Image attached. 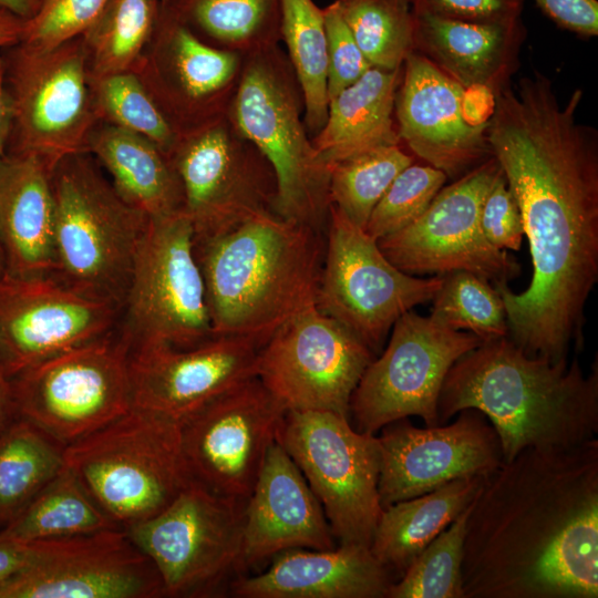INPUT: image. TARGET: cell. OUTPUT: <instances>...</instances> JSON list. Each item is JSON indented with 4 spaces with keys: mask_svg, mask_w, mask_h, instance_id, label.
I'll return each mask as SVG.
<instances>
[{
    "mask_svg": "<svg viewBox=\"0 0 598 598\" xmlns=\"http://www.w3.org/2000/svg\"><path fill=\"white\" fill-rule=\"evenodd\" d=\"M463 598L598 597V440L503 462L466 523Z\"/></svg>",
    "mask_w": 598,
    "mask_h": 598,
    "instance_id": "6da1fadb",
    "label": "cell"
},
{
    "mask_svg": "<svg viewBox=\"0 0 598 598\" xmlns=\"http://www.w3.org/2000/svg\"><path fill=\"white\" fill-rule=\"evenodd\" d=\"M464 409L497 433L503 462L527 448H564L598 433V364L529 355L507 337L482 342L450 368L437 401L439 425Z\"/></svg>",
    "mask_w": 598,
    "mask_h": 598,
    "instance_id": "7a4b0ae2",
    "label": "cell"
},
{
    "mask_svg": "<svg viewBox=\"0 0 598 598\" xmlns=\"http://www.w3.org/2000/svg\"><path fill=\"white\" fill-rule=\"evenodd\" d=\"M323 251L319 229L272 212L194 236L214 334L245 337L262 347L316 305Z\"/></svg>",
    "mask_w": 598,
    "mask_h": 598,
    "instance_id": "3957f363",
    "label": "cell"
},
{
    "mask_svg": "<svg viewBox=\"0 0 598 598\" xmlns=\"http://www.w3.org/2000/svg\"><path fill=\"white\" fill-rule=\"evenodd\" d=\"M54 271L69 286L121 307L150 217L126 203L89 153L52 171Z\"/></svg>",
    "mask_w": 598,
    "mask_h": 598,
    "instance_id": "277c9868",
    "label": "cell"
},
{
    "mask_svg": "<svg viewBox=\"0 0 598 598\" xmlns=\"http://www.w3.org/2000/svg\"><path fill=\"white\" fill-rule=\"evenodd\" d=\"M64 462L123 529L161 513L188 483L181 423L134 405L65 446Z\"/></svg>",
    "mask_w": 598,
    "mask_h": 598,
    "instance_id": "5b68a950",
    "label": "cell"
},
{
    "mask_svg": "<svg viewBox=\"0 0 598 598\" xmlns=\"http://www.w3.org/2000/svg\"><path fill=\"white\" fill-rule=\"evenodd\" d=\"M117 331L130 351L148 346L190 348L214 336L194 229L183 210L148 219Z\"/></svg>",
    "mask_w": 598,
    "mask_h": 598,
    "instance_id": "8992f818",
    "label": "cell"
},
{
    "mask_svg": "<svg viewBox=\"0 0 598 598\" xmlns=\"http://www.w3.org/2000/svg\"><path fill=\"white\" fill-rule=\"evenodd\" d=\"M277 441L321 504L338 545L370 547L383 511L378 435L357 431L340 414L287 411Z\"/></svg>",
    "mask_w": 598,
    "mask_h": 598,
    "instance_id": "52a82bcc",
    "label": "cell"
},
{
    "mask_svg": "<svg viewBox=\"0 0 598 598\" xmlns=\"http://www.w3.org/2000/svg\"><path fill=\"white\" fill-rule=\"evenodd\" d=\"M130 347L117 329L11 377L21 416L64 446L133 406Z\"/></svg>",
    "mask_w": 598,
    "mask_h": 598,
    "instance_id": "ba28073f",
    "label": "cell"
},
{
    "mask_svg": "<svg viewBox=\"0 0 598 598\" xmlns=\"http://www.w3.org/2000/svg\"><path fill=\"white\" fill-rule=\"evenodd\" d=\"M317 308L378 353L395 321L429 302L443 276L409 275L383 255L378 240L329 206Z\"/></svg>",
    "mask_w": 598,
    "mask_h": 598,
    "instance_id": "9c48e42d",
    "label": "cell"
},
{
    "mask_svg": "<svg viewBox=\"0 0 598 598\" xmlns=\"http://www.w3.org/2000/svg\"><path fill=\"white\" fill-rule=\"evenodd\" d=\"M245 506L188 481L161 513L124 530L156 567L164 597H209L239 576Z\"/></svg>",
    "mask_w": 598,
    "mask_h": 598,
    "instance_id": "30bf717a",
    "label": "cell"
},
{
    "mask_svg": "<svg viewBox=\"0 0 598 598\" xmlns=\"http://www.w3.org/2000/svg\"><path fill=\"white\" fill-rule=\"evenodd\" d=\"M6 61V84L12 110L14 143L9 151L34 154L52 167L87 153L99 123L82 37L50 50L22 43Z\"/></svg>",
    "mask_w": 598,
    "mask_h": 598,
    "instance_id": "8fae6325",
    "label": "cell"
},
{
    "mask_svg": "<svg viewBox=\"0 0 598 598\" xmlns=\"http://www.w3.org/2000/svg\"><path fill=\"white\" fill-rule=\"evenodd\" d=\"M482 342L431 316L405 312L393 324L388 346L369 363L354 389L350 423L370 434L412 415L420 416L426 426L439 425L437 401L450 368Z\"/></svg>",
    "mask_w": 598,
    "mask_h": 598,
    "instance_id": "7c38bea8",
    "label": "cell"
},
{
    "mask_svg": "<svg viewBox=\"0 0 598 598\" xmlns=\"http://www.w3.org/2000/svg\"><path fill=\"white\" fill-rule=\"evenodd\" d=\"M501 173L492 156L443 186L410 225L378 239L383 255L409 275L467 271L497 285L520 272L517 260L493 246L481 227L484 199Z\"/></svg>",
    "mask_w": 598,
    "mask_h": 598,
    "instance_id": "4fadbf2b",
    "label": "cell"
},
{
    "mask_svg": "<svg viewBox=\"0 0 598 598\" xmlns=\"http://www.w3.org/2000/svg\"><path fill=\"white\" fill-rule=\"evenodd\" d=\"M287 410L257 377L181 421L187 480L209 493L247 502Z\"/></svg>",
    "mask_w": 598,
    "mask_h": 598,
    "instance_id": "5bb4252c",
    "label": "cell"
},
{
    "mask_svg": "<svg viewBox=\"0 0 598 598\" xmlns=\"http://www.w3.org/2000/svg\"><path fill=\"white\" fill-rule=\"evenodd\" d=\"M233 111L238 131L274 172L275 213L320 230L329 213L331 169L309 142L290 87L258 59L241 76Z\"/></svg>",
    "mask_w": 598,
    "mask_h": 598,
    "instance_id": "9a60e30c",
    "label": "cell"
},
{
    "mask_svg": "<svg viewBox=\"0 0 598 598\" xmlns=\"http://www.w3.org/2000/svg\"><path fill=\"white\" fill-rule=\"evenodd\" d=\"M375 354L355 334L311 306L259 349L256 377L287 411L349 417L350 400Z\"/></svg>",
    "mask_w": 598,
    "mask_h": 598,
    "instance_id": "2e32d148",
    "label": "cell"
},
{
    "mask_svg": "<svg viewBox=\"0 0 598 598\" xmlns=\"http://www.w3.org/2000/svg\"><path fill=\"white\" fill-rule=\"evenodd\" d=\"M121 307L84 293L54 274L0 277V362L24 369L116 331Z\"/></svg>",
    "mask_w": 598,
    "mask_h": 598,
    "instance_id": "e0dca14e",
    "label": "cell"
},
{
    "mask_svg": "<svg viewBox=\"0 0 598 598\" xmlns=\"http://www.w3.org/2000/svg\"><path fill=\"white\" fill-rule=\"evenodd\" d=\"M33 543L30 563L0 598H157L159 574L123 528Z\"/></svg>",
    "mask_w": 598,
    "mask_h": 598,
    "instance_id": "ac0fdd59",
    "label": "cell"
},
{
    "mask_svg": "<svg viewBox=\"0 0 598 598\" xmlns=\"http://www.w3.org/2000/svg\"><path fill=\"white\" fill-rule=\"evenodd\" d=\"M167 156L178 175L183 212L195 237L275 213V175L249 156L223 124L208 121L181 131Z\"/></svg>",
    "mask_w": 598,
    "mask_h": 598,
    "instance_id": "d6986e66",
    "label": "cell"
},
{
    "mask_svg": "<svg viewBox=\"0 0 598 598\" xmlns=\"http://www.w3.org/2000/svg\"><path fill=\"white\" fill-rule=\"evenodd\" d=\"M451 424L415 427L409 417L386 424L381 451L382 508L436 489L454 480L489 476L503 463L496 431L476 409H464Z\"/></svg>",
    "mask_w": 598,
    "mask_h": 598,
    "instance_id": "ffe728a7",
    "label": "cell"
},
{
    "mask_svg": "<svg viewBox=\"0 0 598 598\" xmlns=\"http://www.w3.org/2000/svg\"><path fill=\"white\" fill-rule=\"evenodd\" d=\"M260 348L249 338L214 334L190 348L148 346L132 350L133 405L181 422L256 377Z\"/></svg>",
    "mask_w": 598,
    "mask_h": 598,
    "instance_id": "44dd1931",
    "label": "cell"
},
{
    "mask_svg": "<svg viewBox=\"0 0 598 598\" xmlns=\"http://www.w3.org/2000/svg\"><path fill=\"white\" fill-rule=\"evenodd\" d=\"M465 89L416 52L403 63L394 114L398 135L417 157L457 179L492 157L487 122L464 112Z\"/></svg>",
    "mask_w": 598,
    "mask_h": 598,
    "instance_id": "7402d4cb",
    "label": "cell"
},
{
    "mask_svg": "<svg viewBox=\"0 0 598 598\" xmlns=\"http://www.w3.org/2000/svg\"><path fill=\"white\" fill-rule=\"evenodd\" d=\"M336 546L321 504L276 441L246 502L239 576L289 549Z\"/></svg>",
    "mask_w": 598,
    "mask_h": 598,
    "instance_id": "603a6c76",
    "label": "cell"
},
{
    "mask_svg": "<svg viewBox=\"0 0 598 598\" xmlns=\"http://www.w3.org/2000/svg\"><path fill=\"white\" fill-rule=\"evenodd\" d=\"M395 579L370 547L293 548L272 558L265 571L235 578L237 598H385Z\"/></svg>",
    "mask_w": 598,
    "mask_h": 598,
    "instance_id": "cb8c5ba5",
    "label": "cell"
},
{
    "mask_svg": "<svg viewBox=\"0 0 598 598\" xmlns=\"http://www.w3.org/2000/svg\"><path fill=\"white\" fill-rule=\"evenodd\" d=\"M413 51L465 90L483 87L495 96L511 84L527 34L522 18L476 23L413 13Z\"/></svg>",
    "mask_w": 598,
    "mask_h": 598,
    "instance_id": "d4e9b609",
    "label": "cell"
},
{
    "mask_svg": "<svg viewBox=\"0 0 598 598\" xmlns=\"http://www.w3.org/2000/svg\"><path fill=\"white\" fill-rule=\"evenodd\" d=\"M53 168L25 152L7 151L0 159V243L6 274L29 277L54 271Z\"/></svg>",
    "mask_w": 598,
    "mask_h": 598,
    "instance_id": "484cf974",
    "label": "cell"
},
{
    "mask_svg": "<svg viewBox=\"0 0 598 598\" xmlns=\"http://www.w3.org/2000/svg\"><path fill=\"white\" fill-rule=\"evenodd\" d=\"M237 64L233 52L207 45L190 28L163 11L158 12L151 42L134 72L157 104L173 90L159 104L167 115L179 99L190 107L210 101L231 82Z\"/></svg>",
    "mask_w": 598,
    "mask_h": 598,
    "instance_id": "4316f807",
    "label": "cell"
},
{
    "mask_svg": "<svg viewBox=\"0 0 598 598\" xmlns=\"http://www.w3.org/2000/svg\"><path fill=\"white\" fill-rule=\"evenodd\" d=\"M402 68H370L329 101L328 115L312 145L330 167L355 155L399 145L393 123Z\"/></svg>",
    "mask_w": 598,
    "mask_h": 598,
    "instance_id": "83f0119b",
    "label": "cell"
},
{
    "mask_svg": "<svg viewBox=\"0 0 598 598\" xmlns=\"http://www.w3.org/2000/svg\"><path fill=\"white\" fill-rule=\"evenodd\" d=\"M87 153L120 196L151 217L183 210V190L168 156L134 132L99 122L87 140Z\"/></svg>",
    "mask_w": 598,
    "mask_h": 598,
    "instance_id": "f1b7e54d",
    "label": "cell"
},
{
    "mask_svg": "<svg viewBox=\"0 0 598 598\" xmlns=\"http://www.w3.org/2000/svg\"><path fill=\"white\" fill-rule=\"evenodd\" d=\"M487 477L457 478L383 508L370 545L372 555L398 580L417 555L472 503Z\"/></svg>",
    "mask_w": 598,
    "mask_h": 598,
    "instance_id": "f546056e",
    "label": "cell"
},
{
    "mask_svg": "<svg viewBox=\"0 0 598 598\" xmlns=\"http://www.w3.org/2000/svg\"><path fill=\"white\" fill-rule=\"evenodd\" d=\"M121 528L90 497L64 466L30 503L0 530L22 542H39Z\"/></svg>",
    "mask_w": 598,
    "mask_h": 598,
    "instance_id": "4dcf8cb0",
    "label": "cell"
},
{
    "mask_svg": "<svg viewBox=\"0 0 598 598\" xmlns=\"http://www.w3.org/2000/svg\"><path fill=\"white\" fill-rule=\"evenodd\" d=\"M65 446L17 416L0 434V525L11 522L65 466Z\"/></svg>",
    "mask_w": 598,
    "mask_h": 598,
    "instance_id": "1f68e13d",
    "label": "cell"
},
{
    "mask_svg": "<svg viewBox=\"0 0 598 598\" xmlns=\"http://www.w3.org/2000/svg\"><path fill=\"white\" fill-rule=\"evenodd\" d=\"M157 0H107L82 34L90 76L135 71L153 37Z\"/></svg>",
    "mask_w": 598,
    "mask_h": 598,
    "instance_id": "d6a6232c",
    "label": "cell"
},
{
    "mask_svg": "<svg viewBox=\"0 0 598 598\" xmlns=\"http://www.w3.org/2000/svg\"><path fill=\"white\" fill-rule=\"evenodd\" d=\"M279 31L302 90L306 122L320 131L328 115V54L323 9L312 0H280Z\"/></svg>",
    "mask_w": 598,
    "mask_h": 598,
    "instance_id": "836d02e7",
    "label": "cell"
},
{
    "mask_svg": "<svg viewBox=\"0 0 598 598\" xmlns=\"http://www.w3.org/2000/svg\"><path fill=\"white\" fill-rule=\"evenodd\" d=\"M166 14L231 47L264 44L280 25V0H167ZM165 3V2H164Z\"/></svg>",
    "mask_w": 598,
    "mask_h": 598,
    "instance_id": "e575fe53",
    "label": "cell"
},
{
    "mask_svg": "<svg viewBox=\"0 0 598 598\" xmlns=\"http://www.w3.org/2000/svg\"><path fill=\"white\" fill-rule=\"evenodd\" d=\"M90 85L99 122L142 135L166 155L171 153L181 131L164 113L136 72L90 76Z\"/></svg>",
    "mask_w": 598,
    "mask_h": 598,
    "instance_id": "d590c367",
    "label": "cell"
},
{
    "mask_svg": "<svg viewBox=\"0 0 598 598\" xmlns=\"http://www.w3.org/2000/svg\"><path fill=\"white\" fill-rule=\"evenodd\" d=\"M357 44L372 68L395 70L413 52L409 0H336Z\"/></svg>",
    "mask_w": 598,
    "mask_h": 598,
    "instance_id": "8d00e7d4",
    "label": "cell"
},
{
    "mask_svg": "<svg viewBox=\"0 0 598 598\" xmlns=\"http://www.w3.org/2000/svg\"><path fill=\"white\" fill-rule=\"evenodd\" d=\"M413 157L399 145L375 148L331 167L330 205L350 221L365 229L370 215L394 178Z\"/></svg>",
    "mask_w": 598,
    "mask_h": 598,
    "instance_id": "74e56055",
    "label": "cell"
},
{
    "mask_svg": "<svg viewBox=\"0 0 598 598\" xmlns=\"http://www.w3.org/2000/svg\"><path fill=\"white\" fill-rule=\"evenodd\" d=\"M442 276L432 299L433 319L453 330L470 332L483 342L509 334L504 302L495 287L467 271Z\"/></svg>",
    "mask_w": 598,
    "mask_h": 598,
    "instance_id": "f35d334b",
    "label": "cell"
},
{
    "mask_svg": "<svg viewBox=\"0 0 598 598\" xmlns=\"http://www.w3.org/2000/svg\"><path fill=\"white\" fill-rule=\"evenodd\" d=\"M472 503L390 585L385 598H463L462 561Z\"/></svg>",
    "mask_w": 598,
    "mask_h": 598,
    "instance_id": "ab89813d",
    "label": "cell"
},
{
    "mask_svg": "<svg viewBox=\"0 0 598 598\" xmlns=\"http://www.w3.org/2000/svg\"><path fill=\"white\" fill-rule=\"evenodd\" d=\"M446 179L442 171L431 165L412 163L389 186L364 230L378 240L410 225L423 214Z\"/></svg>",
    "mask_w": 598,
    "mask_h": 598,
    "instance_id": "60d3db41",
    "label": "cell"
},
{
    "mask_svg": "<svg viewBox=\"0 0 598 598\" xmlns=\"http://www.w3.org/2000/svg\"><path fill=\"white\" fill-rule=\"evenodd\" d=\"M107 0H40L25 20L20 43L50 50L81 37L96 20Z\"/></svg>",
    "mask_w": 598,
    "mask_h": 598,
    "instance_id": "b9f144b4",
    "label": "cell"
},
{
    "mask_svg": "<svg viewBox=\"0 0 598 598\" xmlns=\"http://www.w3.org/2000/svg\"><path fill=\"white\" fill-rule=\"evenodd\" d=\"M328 54L329 101L342 90L357 82L370 68V63L357 44L334 2L323 9Z\"/></svg>",
    "mask_w": 598,
    "mask_h": 598,
    "instance_id": "7bdbcfd3",
    "label": "cell"
},
{
    "mask_svg": "<svg viewBox=\"0 0 598 598\" xmlns=\"http://www.w3.org/2000/svg\"><path fill=\"white\" fill-rule=\"evenodd\" d=\"M481 227L487 240L502 250H519L525 236L522 214L501 169L482 209Z\"/></svg>",
    "mask_w": 598,
    "mask_h": 598,
    "instance_id": "ee69618b",
    "label": "cell"
},
{
    "mask_svg": "<svg viewBox=\"0 0 598 598\" xmlns=\"http://www.w3.org/2000/svg\"><path fill=\"white\" fill-rule=\"evenodd\" d=\"M413 13L476 23L522 18L525 0H409Z\"/></svg>",
    "mask_w": 598,
    "mask_h": 598,
    "instance_id": "f6af8a7d",
    "label": "cell"
},
{
    "mask_svg": "<svg viewBox=\"0 0 598 598\" xmlns=\"http://www.w3.org/2000/svg\"><path fill=\"white\" fill-rule=\"evenodd\" d=\"M558 28L580 38L598 34L597 0H534Z\"/></svg>",
    "mask_w": 598,
    "mask_h": 598,
    "instance_id": "bcb514c9",
    "label": "cell"
},
{
    "mask_svg": "<svg viewBox=\"0 0 598 598\" xmlns=\"http://www.w3.org/2000/svg\"><path fill=\"white\" fill-rule=\"evenodd\" d=\"M33 543L0 535V586L22 570L31 560Z\"/></svg>",
    "mask_w": 598,
    "mask_h": 598,
    "instance_id": "7dc6e473",
    "label": "cell"
},
{
    "mask_svg": "<svg viewBox=\"0 0 598 598\" xmlns=\"http://www.w3.org/2000/svg\"><path fill=\"white\" fill-rule=\"evenodd\" d=\"M12 130V110L6 84V61L0 54V159L7 152Z\"/></svg>",
    "mask_w": 598,
    "mask_h": 598,
    "instance_id": "c3c4849f",
    "label": "cell"
},
{
    "mask_svg": "<svg viewBox=\"0 0 598 598\" xmlns=\"http://www.w3.org/2000/svg\"><path fill=\"white\" fill-rule=\"evenodd\" d=\"M17 416L11 379L0 362V434Z\"/></svg>",
    "mask_w": 598,
    "mask_h": 598,
    "instance_id": "681fc988",
    "label": "cell"
},
{
    "mask_svg": "<svg viewBox=\"0 0 598 598\" xmlns=\"http://www.w3.org/2000/svg\"><path fill=\"white\" fill-rule=\"evenodd\" d=\"M25 20L0 10V49L18 44L22 37Z\"/></svg>",
    "mask_w": 598,
    "mask_h": 598,
    "instance_id": "f907efd6",
    "label": "cell"
},
{
    "mask_svg": "<svg viewBox=\"0 0 598 598\" xmlns=\"http://www.w3.org/2000/svg\"><path fill=\"white\" fill-rule=\"evenodd\" d=\"M40 0H0V10L28 20L37 12Z\"/></svg>",
    "mask_w": 598,
    "mask_h": 598,
    "instance_id": "816d5d0a",
    "label": "cell"
},
{
    "mask_svg": "<svg viewBox=\"0 0 598 598\" xmlns=\"http://www.w3.org/2000/svg\"><path fill=\"white\" fill-rule=\"evenodd\" d=\"M7 272L4 254L0 243V277Z\"/></svg>",
    "mask_w": 598,
    "mask_h": 598,
    "instance_id": "f5cc1de1",
    "label": "cell"
},
{
    "mask_svg": "<svg viewBox=\"0 0 598 598\" xmlns=\"http://www.w3.org/2000/svg\"><path fill=\"white\" fill-rule=\"evenodd\" d=\"M163 3L166 2L167 0H161Z\"/></svg>",
    "mask_w": 598,
    "mask_h": 598,
    "instance_id": "db71d44e",
    "label": "cell"
}]
</instances>
